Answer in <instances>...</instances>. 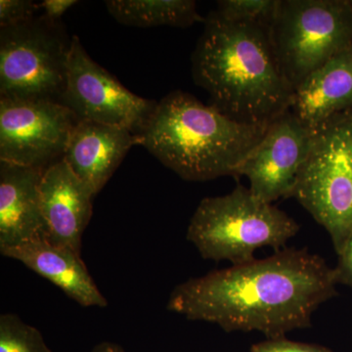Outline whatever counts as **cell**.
Wrapping results in <instances>:
<instances>
[{"mask_svg":"<svg viewBox=\"0 0 352 352\" xmlns=\"http://www.w3.org/2000/svg\"><path fill=\"white\" fill-rule=\"evenodd\" d=\"M335 270L307 249L193 278L171 292L168 309L226 332L258 331L268 339L308 327L322 303L337 295Z\"/></svg>","mask_w":352,"mask_h":352,"instance_id":"obj_1","label":"cell"},{"mask_svg":"<svg viewBox=\"0 0 352 352\" xmlns=\"http://www.w3.org/2000/svg\"><path fill=\"white\" fill-rule=\"evenodd\" d=\"M105 6L113 19L129 27L188 28L206 21L192 0H108Z\"/></svg>","mask_w":352,"mask_h":352,"instance_id":"obj_16","label":"cell"},{"mask_svg":"<svg viewBox=\"0 0 352 352\" xmlns=\"http://www.w3.org/2000/svg\"><path fill=\"white\" fill-rule=\"evenodd\" d=\"M298 230L286 212L238 184L227 195L201 200L190 220L187 240L201 258L237 265L254 261L261 248L283 247Z\"/></svg>","mask_w":352,"mask_h":352,"instance_id":"obj_4","label":"cell"},{"mask_svg":"<svg viewBox=\"0 0 352 352\" xmlns=\"http://www.w3.org/2000/svg\"><path fill=\"white\" fill-rule=\"evenodd\" d=\"M91 352H124V351L118 344H113V342H104L97 344L92 349Z\"/></svg>","mask_w":352,"mask_h":352,"instance_id":"obj_23","label":"cell"},{"mask_svg":"<svg viewBox=\"0 0 352 352\" xmlns=\"http://www.w3.org/2000/svg\"><path fill=\"white\" fill-rule=\"evenodd\" d=\"M281 0H220L212 11L220 19L272 27Z\"/></svg>","mask_w":352,"mask_h":352,"instance_id":"obj_17","label":"cell"},{"mask_svg":"<svg viewBox=\"0 0 352 352\" xmlns=\"http://www.w3.org/2000/svg\"><path fill=\"white\" fill-rule=\"evenodd\" d=\"M0 252L50 280L82 307L103 308L108 305L80 254L67 248L41 239L1 250Z\"/></svg>","mask_w":352,"mask_h":352,"instance_id":"obj_14","label":"cell"},{"mask_svg":"<svg viewBox=\"0 0 352 352\" xmlns=\"http://www.w3.org/2000/svg\"><path fill=\"white\" fill-rule=\"evenodd\" d=\"M78 3L75 0H45L38 4V11L41 10L44 17L51 21H60L71 7Z\"/></svg>","mask_w":352,"mask_h":352,"instance_id":"obj_22","label":"cell"},{"mask_svg":"<svg viewBox=\"0 0 352 352\" xmlns=\"http://www.w3.org/2000/svg\"><path fill=\"white\" fill-rule=\"evenodd\" d=\"M338 256L339 261L337 267L333 268L337 283L352 289V234Z\"/></svg>","mask_w":352,"mask_h":352,"instance_id":"obj_21","label":"cell"},{"mask_svg":"<svg viewBox=\"0 0 352 352\" xmlns=\"http://www.w3.org/2000/svg\"><path fill=\"white\" fill-rule=\"evenodd\" d=\"M349 2H351V9H352V0H349Z\"/></svg>","mask_w":352,"mask_h":352,"instance_id":"obj_24","label":"cell"},{"mask_svg":"<svg viewBox=\"0 0 352 352\" xmlns=\"http://www.w3.org/2000/svg\"><path fill=\"white\" fill-rule=\"evenodd\" d=\"M352 108V45L317 69L294 91L292 111L314 131Z\"/></svg>","mask_w":352,"mask_h":352,"instance_id":"obj_15","label":"cell"},{"mask_svg":"<svg viewBox=\"0 0 352 352\" xmlns=\"http://www.w3.org/2000/svg\"><path fill=\"white\" fill-rule=\"evenodd\" d=\"M273 47L294 91L310 74L352 45L349 0H281L270 28Z\"/></svg>","mask_w":352,"mask_h":352,"instance_id":"obj_7","label":"cell"},{"mask_svg":"<svg viewBox=\"0 0 352 352\" xmlns=\"http://www.w3.org/2000/svg\"><path fill=\"white\" fill-rule=\"evenodd\" d=\"M60 104L78 122L90 120L124 127L139 134L157 102L138 96L87 54L80 39L72 38L66 87Z\"/></svg>","mask_w":352,"mask_h":352,"instance_id":"obj_8","label":"cell"},{"mask_svg":"<svg viewBox=\"0 0 352 352\" xmlns=\"http://www.w3.org/2000/svg\"><path fill=\"white\" fill-rule=\"evenodd\" d=\"M38 11V4L31 0H1L0 28L21 24L32 19Z\"/></svg>","mask_w":352,"mask_h":352,"instance_id":"obj_19","label":"cell"},{"mask_svg":"<svg viewBox=\"0 0 352 352\" xmlns=\"http://www.w3.org/2000/svg\"><path fill=\"white\" fill-rule=\"evenodd\" d=\"M314 131L291 110L270 122L263 139L241 164L254 195L272 204L291 197L311 148Z\"/></svg>","mask_w":352,"mask_h":352,"instance_id":"obj_10","label":"cell"},{"mask_svg":"<svg viewBox=\"0 0 352 352\" xmlns=\"http://www.w3.org/2000/svg\"><path fill=\"white\" fill-rule=\"evenodd\" d=\"M0 352H52L38 329L13 314L0 316Z\"/></svg>","mask_w":352,"mask_h":352,"instance_id":"obj_18","label":"cell"},{"mask_svg":"<svg viewBox=\"0 0 352 352\" xmlns=\"http://www.w3.org/2000/svg\"><path fill=\"white\" fill-rule=\"evenodd\" d=\"M267 127L236 122L193 95L175 90L157 104L138 136L141 146L182 179L207 182L237 177Z\"/></svg>","mask_w":352,"mask_h":352,"instance_id":"obj_3","label":"cell"},{"mask_svg":"<svg viewBox=\"0 0 352 352\" xmlns=\"http://www.w3.org/2000/svg\"><path fill=\"white\" fill-rule=\"evenodd\" d=\"M44 170L0 162V251L47 240L39 191Z\"/></svg>","mask_w":352,"mask_h":352,"instance_id":"obj_12","label":"cell"},{"mask_svg":"<svg viewBox=\"0 0 352 352\" xmlns=\"http://www.w3.org/2000/svg\"><path fill=\"white\" fill-rule=\"evenodd\" d=\"M192 54V76L212 107L236 122L270 126L291 109L294 89L278 62L270 28L214 13Z\"/></svg>","mask_w":352,"mask_h":352,"instance_id":"obj_2","label":"cell"},{"mask_svg":"<svg viewBox=\"0 0 352 352\" xmlns=\"http://www.w3.org/2000/svg\"><path fill=\"white\" fill-rule=\"evenodd\" d=\"M76 122L58 102L0 98V162L46 170L63 157Z\"/></svg>","mask_w":352,"mask_h":352,"instance_id":"obj_9","label":"cell"},{"mask_svg":"<svg viewBox=\"0 0 352 352\" xmlns=\"http://www.w3.org/2000/svg\"><path fill=\"white\" fill-rule=\"evenodd\" d=\"M291 197L327 230L339 254L352 234V108L315 129Z\"/></svg>","mask_w":352,"mask_h":352,"instance_id":"obj_5","label":"cell"},{"mask_svg":"<svg viewBox=\"0 0 352 352\" xmlns=\"http://www.w3.org/2000/svg\"><path fill=\"white\" fill-rule=\"evenodd\" d=\"M39 191L47 241L80 254L83 232L91 219L94 191L63 157L44 170Z\"/></svg>","mask_w":352,"mask_h":352,"instance_id":"obj_11","label":"cell"},{"mask_svg":"<svg viewBox=\"0 0 352 352\" xmlns=\"http://www.w3.org/2000/svg\"><path fill=\"white\" fill-rule=\"evenodd\" d=\"M251 352H332L325 347L292 342L283 338L270 339L252 346Z\"/></svg>","mask_w":352,"mask_h":352,"instance_id":"obj_20","label":"cell"},{"mask_svg":"<svg viewBox=\"0 0 352 352\" xmlns=\"http://www.w3.org/2000/svg\"><path fill=\"white\" fill-rule=\"evenodd\" d=\"M134 145H140V138L129 129L80 120L74 127L63 159L96 196Z\"/></svg>","mask_w":352,"mask_h":352,"instance_id":"obj_13","label":"cell"},{"mask_svg":"<svg viewBox=\"0 0 352 352\" xmlns=\"http://www.w3.org/2000/svg\"><path fill=\"white\" fill-rule=\"evenodd\" d=\"M72 38L43 15L0 28V98L60 103Z\"/></svg>","mask_w":352,"mask_h":352,"instance_id":"obj_6","label":"cell"}]
</instances>
